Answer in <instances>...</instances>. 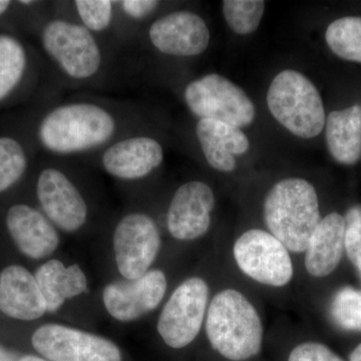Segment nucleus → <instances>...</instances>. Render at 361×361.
<instances>
[{"label": "nucleus", "instance_id": "c756f323", "mask_svg": "<svg viewBox=\"0 0 361 361\" xmlns=\"http://www.w3.org/2000/svg\"><path fill=\"white\" fill-rule=\"evenodd\" d=\"M118 13L123 14V18L134 23H141L152 16L158 7L160 1L157 0H122L116 1Z\"/></svg>", "mask_w": 361, "mask_h": 361}, {"label": "nucleus", "instance_id": "7ed1b4c3", "mask_svg": "<svg viewBox=\"0 0 361 361\" xmlns=\"http://www.w3.org/2000/svg\"><path fill=\"white\" fill-rule=\"evenodd\" d=\"M264 220L271 234L287 250L302 253L319 224V202L308 180L288 178L276 183L264 201Z\"/></svg>", "mask_w": 361, "mask_h": 361}, {"label": "nucleus", "instance_id": "1a4fd4ad", "mask_svg": "<svg viewBox=\"0 0 361 361\" xmlns=\"http://www.w3.org/2000/svg\"><path fill=\"white\" fill-rule=\"evenodd\" d=\"M161 235L153 218L130 212L116 223L113 245L116 267L125 279L146 274L161 249Z\"/></svg>", "mask_w": 361, "mask_h": 361}, {"label": "nucleus", "instance_id": "cd10ccee", "mask_svg": "<svg viewBox=\"0 0 361 361\" xmlns=\"http://www.w3.org/2000/svg\"><path fill=\"white\" fill-rule=\"evenodd\" d=\"M344 246L349 260L361 271V205H353L344 217Z\"/></svg>", "mask_w": 361, "mask_h": 361}, {"label": "nucleus", "instance_id": "20e7f679", "mask_svg": "<svg viewBox=\"0 0 361 361\" xmlns=\"http://www.w3.org/2000/svg\"><path fill=\"white\" fill-rule=\"evenodd\" d=\"M40 44L56 70L73 82H89L104 70L103 47L78 21L65 18L47 20L40 30Z\"/></svg>", "mask_w": 361, "mask_h": 361}, {"label": "nucleus", "instance_id": "a211bd4d", "mask_svg": "<svg viewBox=\"0 0 361 361\" xmlns=\"http://www.w3.org/2000/svg\"><path fill=\"white\" fill-rule=\"evenodd\" d=\"M196 135L207 163L220 172H233L236 169L234 156L243 155L250 147L241 129L218 121L199 120Z\"/></svg>", "mask_w": 361, "mask_h": 361}, {"label": "nucleus", "instance_id": "39448f33", "mask_svg": "<svg viewBox=\"0 0 361 361\" xmlns=\"http://www.w3.org/2000/svg\"><path fill=\"white\" fill-rule=\"evenodd\" d=\"M270 113L280 125L302 139H312L326 122L322 96L302 73L285 70L278 73L267 92Z\"/></svg>", "mask_w": 361, "mask_h": 361}, {"label": "nucleus", "instance_id": "5701e85b", "mask_svg": "<svg viewBox=\"0 0 361 361\" xmlns=\"http://www.w3.org/2000/svg\"><path fill=\"white\" fill-rule=\"evenodd\" d=\"M327 45L345 61L361 63V18L345 16L330 23L325 32Z\"/></svg>", "mask_w": 361, "mask_h": 361}, {"label": "nucleus", "instance_id": "f704fd0d", "mask_svg": "<svg viewBox=\"0 0 361 361\" xmlns=\"http://www.w3.org/2000/svg\"><path fill=\"white\" fill-rule=\"evenodd\" d=\"M360 273H361V271H360Z\"/></svg>", "mask_w": 361, "mask_h": 361}, {"label": "nucleus", "instance_id": "9b49d317", "mask_svg": "<svg viewBox=\"0 0 361 361\" xmlns=\"http://www.w3.org/2000/svg\"><path fill=\"white\" fill-rule=\"evenodd\" d=\"M35 191L42 212L58 229L75 233L87 224V202L63 169L56 165L42 169Z\"/></svg>", "mask_w": 361, "mask_h": 361}, {"label": "nucleus", "instance_id": "dca6fc26", "mask_svg": "<svg viewBox=\"0 0 361 361\" xmlns=\"http://www.w3.org/2000/svg\"><path fill=\"white\" fill-rule=\"evenodd\" d=\"M6 222L14 243L26 257L42 260L58 249V228L42 211L26 204H16L7 211Z\"/></svg>", "mask_w": 361, "mask_h": 361}, {"label": "nucleus", "instance_id": "f257e3e1", "mask_svg": "<svg viewBox=\"0 0 361 361\" xmlns=\"http://www.w3.org/2000/svg\"><path fill=\"white\" fill-rule=\"evenodd\" d=\"M123 110L96 99H73L54 104L40 118L37 137L54 158H77L99 153L128 132Z\"/></svg>", "mask_w": 361, "mask_h": 361}, {"label": "nucleus", "instance_id": "393cba45", "mask_svg": "<svg viewBox=\"0 0 361 361\" xmlns=\"http://www.w3.org/2000/svg\"><path fill=\"white\" fill-rule=\"evenodd\" d=\"M78 23L92 35H101L113 27L118 6L111 0H77L73 2Z\"/></svg>", "mask_w": 361, "mask_h": 361}, {"label": "nucleus", "instance_id": "4be33fe9", "mask_svg": "<svg viewBox=\"0 0 361 361\" xmlns=\"http://www.w3.org/2000/svg\"><path fill=\"white\" fill-rule=\"evenodd\" d=\"M25 45L9 35H0V102L16 92L27 71Z\"/></svg>", "mask_w": 361, "mask_h": 361}, {"label": "nucleus", "instance_id": "f03ea898", "mask_svg": "<svg viewBox=\"0 0 361 361\" xmlns=\"http://www.w3.org/2000/svg\"><path fill=\"white\" fill-rule=\"evenodd\" d=\"M207 337L214 350L232 361H245L262 348L263 324L253 304L241 292L225 289L207 310Z\"/></svg>", "mask_w": 361, "mask_h": 361}, {"label": "nucleus", "instance_id": "c9c22d12", "mask_svg": "<svg viewBox=\"0 0 361 361\" xmlns=\"http://www.w3.org/2000/svg\"><path fill=\"white\" fill-rule=\"evenodd\" d=\"M360 108H361V106H360Z\"/></svg>", "mask_w": 361, "mask_h": 361}, {"label": "nucleus", "instance_id": "0eeeda50", "mask_svg": "<svg viewBox=\"0 0 361 361\" xmlns=\"http://www.w3.org/2000/svg\"><path fill=\"white\" fill-rule=\"evenodd\" d=\"M209 293L208 284L200 277L189 278L175 289L157 323L168 346L184 348L198 336L208 310Z\"/></svg>", "mask_w": 361, "mask_h": 361}, {"label": "nucleus", "instance_id": "412c9836", "mask_svg": "<svg viewBox=\"0 0 361 361\" xmlns=\"http://www.w3.org/2000/svg\"><path fill=\"white\" fill-rule=\"evenodd\" d=\"M330 155L342 165H355L361 158V108L358 104L329 114L325 122Z\"/></svg>", "mask_w": 361, "mask_h": 361}, {"label": "nucleus", "instance_id": "f8f14e48", "mask_svg": "<svg viewBox=\"0 0 361 361\" xmlns=\"http://www.w3.org/2000/svg\"><path fill=\"white\" fill-rule=\"evenodd\" d=\"M164 157L163 146L158 140L137 132L118 137L99 153L104 172L125 182L148 177L163 164Z\"/></svg>", "mask_w": 361, "mask_h": 361}, {"label": "nucleus", "instance_id": "f3484780", "mask_svg": "<svg viewBox=\"0 0 361 361\" xmlns=\"http://www.w3.org/2000/svg\"><path fill=\"white\" fill-rule=\"evenodd\" d=\"M0 311L23 322L39 319L47 312L35 275L23 266H7L0 273Z\"/></svg>", "mask_w": 361, "mask_h": 361}, {"label": "nucleus", "instance_id": "b1692460", "mask_svg": "<svg viewBox=\"0 0 361 361\" xmlns=\"http://www.w3.org/2000/svg\"><path fill=\"white\" fill-rule=\"evenodd\" d=\"M27 167L28 157L23 145L9 135L0 137V194L20 180Z\"/></svg>", "mask_w": 361, "mask_h": 361}, {"label": "nucleus", "instance_id": "4468645a", "mask_svg": "<svg viewBox=\"0 0 361 361\" xmlns=\"http://www.w3.org/2000/svg\"><path fill=\"white\" fill-rule=\"evenodd\" d=\"M148 37L152 47L161 54L192 58L200 56L208 49L210 30L198 14L179 11L153 21Z\"/></svg>", "mask_w": 361, "mask_h": 361}, {"label": "nucleus", "instance_id": "a878e982", "mask_svg": "<svg viewBox=\"0 0 361 361\" xmlns=\"http://www.w3.org/2000/svg\"><path fill=\"white\" fill-rule=\"evenodd\" d=\"M265 11L262 0H226L223 13L228 25L237 35H246L257 30Z\"/></svg>", "mask_w": 361, "mask_h": 361}, {"label": "nucleus", "instance_id": "6e6552de", "mask_svg": "<svg viewBox=\"0 0 361 361\" xmlns=\"http://www.w3.org/2000/svg\"><path fill=\"white\" fill-rule=\"evenodd\" d=\"M233 254L240 270L259 283L282 287L293 277L289 251L269 232L251 229L243 233L235 242Z\"/></svg>", "mask_w": 361, "mask_h": 361}, {"label": "nucleus", "instance_id": "aec40b11", "mask_svg": "<svg viewBox=\"0 0 361 361\" xmlns=\"http://www.w3.org/2000/svg\"><path fill=\"white\" fill-rule=\"evenodd\" d=\"M39 290L49 313L56 312L68 299L89 291V282L78 264L66 266L58 259H51L35 273Z\"/></svg>", "mask_w": 361, "mask_h": 361}, {"label": "nucleus", "instance_id": "473e14b6", "mask_svg": "<svg viewBox=\"0 0 361 361\" xmlns=\"http://www.w3.org/2000/svg\"><path fill=\"white\" fill-rule=\"evenodd\" d=\"M20 361H51L49 360H44V358L37 357L35 355H25L21 357Z\"/></svg>", "mask_w": 361, "mask_h": 361}, {"label": "nucleus", "instance_id": "9d476101", "mask_svg": "<svg viewBox=\"0 0 361 361\" xmlns=\"http://www.w3.org/2000/svg\"><path fill=\"white\" fill-rule=\"evenodd\" d=\"M32 346L51 361H122L116 343L61 324H45L33 334Z\"/></svg>", "mask_w": 361, "mask_h": 361}, {"label": "nucleus", "instance_id": "c85d7f7f", "mask_svg": "<svg viewBox=\"0 0 361 361\" xmlns=\"http://www.w3.org/2000/svg\"><path fill=\"white\" fill-rule=\"evenodd\" d=\"M288 361H344L331 349L318 342L299 344L289 355Z\"/></svg>", "mask_w": 361, "mask_h": 361}, {"label": "nucleus", "instance_id": "6ab92c4d", "mask_svg": "<svg viewBox=\"0 0 361 361\" xmlns=\"http://www.w3.org/2000/svg\"><path fill=\"white\" fill-rule=\"evenodd\" d=\"M345 222L338 213H330L320 220L305 251V268L311 276H329L341 263L345 246Z\"/></svg>", "mask_w": 361, "mask_h": 361}, {"label": "nucleus", "instance_id": "2f4dec72", "mask_svg": "<svg viewBox=\"0 0 361 361\" xmlns=\"http://www.w3.org/2000/svg\"><path fill=\"white\" fill-rule=\"evenodd\" d=\"M350 361H361V343L351 353Z\"/></svg>", "mask_w": 361, "mask_h": 361}, {"label": "nucleus", "instance_id": "423d86ee", "mask_svg": "<svg viewBox=\"0 0 361 361\" xmlns=\"http://www.w3.org/2000/svg\"><path fill=\"white\" fill-rule=\"evenodd\" d=\"M185 104L199 120H214L233 127L253 123L256 111L245 92L228 78L210 73L189 82L184 90Z\"/></svg>", "mask_w": 361, "mask_h": 361}, {"label": "nucleus", "instance_id": "2eb2a0df", "mask_svg": "<svg viewBox=\"0 0 361 361\" xmlns=\"http://www.w3.org/2000/svg\"><path fill=\"white\" fill-rule=\"evenodd\" d=\"M215 195L206 183L190 180L176 190L167 213V227L173 238L193 241L203 237L211 225Z\"/></svg>", "mask_w": 361, "mask_h": 361}, {"label": "nucleus", "instance_id": "72a5a7b5", "mask_svg": "<svg viewBox=\"0 0 361 361\" xmlns=\"http://www.w3.org/2000/svg\"><path fill=\"white\" fill-rule=\"evenodd\" d=\"M18 4H20L21 6H32L33 4H35V1H25V0H23V1H18Z\"/></svg>", "mask_w": 361, "mask_h": 361}, {"label": "nucleus", "instance_id": "bb28decb", "mask_svg": "<svg viewBox=\"0 0 361 361\" xmlns=\"http://www.w3.org/2000/svg\"><path fill=\"white\" fill-rule=\"evenodd\" d=\"M331 315L341 329L361 331V291L344 287L337 292L331 303Z\"/></svg>", "mask_w": 361, "mask_h": 361}, {"label": "nucleus", "instance_id": "7c9ffc66", "mask_svg": "<svg viewBox=\"0 0 361 361\" xmlns=\"http://www.w3.org/2000/svg\"><path fill=\"white\" fill-rule=\"evenodd\" d=\"M13 2L8 0H0V16H4V13L8 11L9 7L11 6Z\"/></svg>", "mask_w": 361, "mask_h": 361}, {"label": "nucleus", "instance_id": "ddd939ff", "mask_svg": "<svg viewBox=\"0 0 361 361\" xmlns=\"http://www.w3.org/2000/svg\"><path fill=\"white\" fill-rule=\"evenodd\" d=\"M167 286V277L159 269L137 279L111 282L104 288V308L118 322H135L160 305Z\"/></svg>", "mask_w": 361, "mask_h": 361}]
</instances>
